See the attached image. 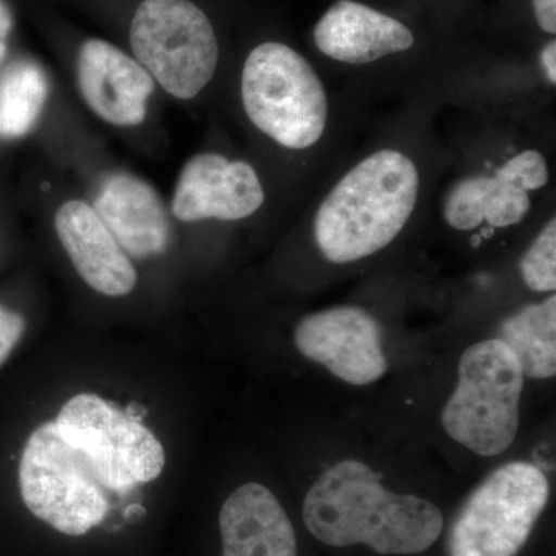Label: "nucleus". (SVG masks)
Here are the masks:
<instances>
[{"instance_id":"21","label":"nucleus","mask_w":556,"mask_h":556,"mask_svg":"<svg viewBox=\"0 0 556 556\" xmlns=\"http://www.w3.org/2000/svg\"><path fill=\"white\" fill-rule=\"evenodd\" d=\"M533 13L541 30L556 33V0H533Z\"/></svg>"},{"instance_id":"16","label":"nucleus","mask_w":556,"mask_h":556,"mask_svg":"<svg viewBox=\"0 0 556 556\" xmlns=\"http://www.w3.org/2000/svg\"><path fill=\"white\" fill-rule=\"evenodd\" d=\"M223 556H298L287 511L268 486L248 482L219 510Z\"/></svg>"},{"instance_id":"9","label":"nucleus","mask_w":556,"mask_h":556,"mask_svg":"<svg viewBox=\"0 0 556 556\" xmlns=\"http://www.w3.org/2000/svg\"><path fill=\"white\" fill-rule=\"evenodd\" d=\"M551 179L541 150L522 149L493 169L455 179L442 197V217L457 232L514 228L533 206L532 195Z\"/></svg>"},{"instance_id":"7","label":"nucleus","mask_w":556,"mask_h":556,"mask_svg":"<svg viewBox=\"0 0 556 556\" xmlns=\"http://www.w3.org/2000/svg\"><path fill=\"white\" fill-rule=\"evenodd\" d=\"M130 46L152 79L178 100L195 98L217 72V35L190 0H144L131 21Z\"/></svg>"},{"instance_id":"3","label":"nucleus","mask_w":556,"mask_h":556,"mask_svg":"<svg viewBox=\"0 0 556 556\" xmlns=\"http://www.w3.org/2000/svg\"><path fill=\"white\" fill-rule=\"evenodd\" d=\"M241 102L255 129L281 148H314L327 131V87L311 62L287 43H260L249 53Z\"/></svg>"},{"instance_id":"18","label":"nucleus","mask_w":556,"mask_h":556,"mask_svg":"<svg viewBox=\"0 0 556 556\" xmlns=\"http://www.w3.org/2000/svg\"><path fill=\"white\" fill-rule=\"evenodd\" d=\"M49 79L36 62H13L0 75V139L30 134L49 98Z\"/></svg>"},{"instance_id":"17","label":"nucleus","mask_w":556,"mask_h":556,"mask_svg":"<svg viewBox=\"0 0 556 556\" xmlns=\"http://www.w3.org/2000/svg\"><path fill=\"white\" fill-rule=\"evenodd\" d=\"M500 340L510 348L527 378L556 375V298L532 303L501 324Z\"/></svg>"},{"instance_id":"2","label":"nucleus","mask_w":556,"mask_h":556,"mask_svg":"<svg viewBox=\"0 0 556 556\" xmlns=\"http://www.w3.org/2000/svg\"><path fill=\"white\" fill-rule=\"evenodd\" d=\"M420 174L399 149H379L354 164L329 189L313 222L325 260L348 265L371 257L401 236L415 214Z\"/></svg>"},{"instance_id":"4","label":"nucleus","mask_w":556,"mask_h":556,"mask_svg":"<svg viewBox=\"0 0 556 556\" xmlns=\"http://www.w3.org/2000/svg\"><path fill=\"white\" fill-rule=\"evenodd\" d=\"M22 501L28 511L67 536H84L108 519L112 493L79 447L54 420L33 431L20 464Z\"/></svg>"},{"instance_id":"5","label":"nucleus","mask_w":556,"mask_h":556,"mask_svg":"<svg viewBox=\"0 0 556 556\" xmlns=\"http://www.w3.org/2000/svg\"><path fill=\"white\" fill-rule=\"evenodd\" d=\"M457 387L441 422L457 444L492 457L503 455L517 438L525 372L500 339L482 340L464 351Z\"/></svg>"},{"instance_id":"11","label":"nucleus","mask_w":556,"mask_h":556,"mask_svg":"<svg viewBox=\"0 0 556 556\" xmlns=\"http://www.w3.org/2000/svg\"><path fill=\"white\" fill-rule=\"evenodd\" d=\"M265 199V189L251 164L222 153L203 152L182 167L172 212L185 223L239 222L252 217Z\"/></svg>"},{"instance_id":"15","label":"nucleus","mask_w":556,"mask_h":556,"mask_svg":"<svg viewBox=\"0 0 556 556\" xmlns=\"http://www.w3.org/2000/svg\"><path fill=\"white\" fill-rule=\"evenodd\" d=\"M93 208L130 257H155L169 248V215L159 192L144 179L127 172L109 175Z\"/></svg>"},{"instance_id":"10","label":"nucleus","mask_w":556,"mask_h":556,"mask_svg":"<svg viewBox=\"0 0 556 556\" xmlns=\"http://www.w3.org/2000/svg\"><path fill=\"white\" fill-rule=\"evenodd\" d=\"M294 342L302 356L351 386H368L388 371L378 320L361 306L308 314L295 327Z\"/></svg>"},{"instance_id":"14","label":"nucleus","mask_w":556,"mask_h":556,"mask_svg":"<svg viewBox=\"0 0 556 556\" xmlns=\"http://www.w3.org/2000/svg\"><path fill=\"white\" fill-rule=\"evenodd\" d=\"M313 38L329 60L350 65L371 64L415 46V35L404 22L354 0L329 7Z\"/></svg>"},{"instance_id":"6","label":"nucleus","mask_w":556,"mask_h":556,"mask_svg":"<svg viewBox=\"0 0 556 556\" xmlns=\"http://www.w3.org/2000/svg\"><path fill=\"white\" fill-rule=\"evenodd\" d=\"M551 484L541 468L511 460L468 496L448 535V556H517L547 507Z\"/></svg>"},{"instance_id":"23","label":"nucleus","mask_w":556,"mask_h":556,"mask_svg":"<svg viewBox=\"0 0 556 556\" xmlns=\"http://www.w3.org/2000/svg\"><path fill=\"white\" fill-rule=\"evenodd\" d=\"M541 68L552 87L556 86V42L551 40L544 46L540 54Z\"/></svg>"},{"instance_id":"1","label":"nucleus","mask_w":556,"mask_h":556,"mask_svg":"<svg viewBox=\"0 0 556 556\" xmlns=\"http://www.w3.org/2000/svg\"><path fill=\"white\" fill-rule=\"evenodd\" d=\"M303 521L328 546L364 544L380 555L420 554L444 530L438 506L391 492L379 473L356 459L339 460L317 478L303 501Z\"/></svg>"},{"instance_id":"12","label":"nucleus","mask_w":556,"mask_h":556,"mask_svg":"<svg viewBox=\"0 0 556 556\" xmlns=\"http://www.w3.org/2000/svg\"><path fill=\"white\" fill-rule=\"evenodd\" d=\"M78 84L87 105L113 126L135 127L148 116L155 80L108 40L89 39L78 53Z\"/></svg>"},{"instance_id":"20","label":"nucleus","mask_w":556,"mask_h":556,"mask_svg":"<svg viewBox=\"0 0 556 556\" xmlns=\"http://www.w3.org/2000/svg\"><path fill=\"white\" fill-rule=\"evenodd\" d=\"M27 329V320L16 311L0 305V367L5 364Z\"/></svg>"},{"instance_id":"8","label":"nucleus","mask_w":556,"mask_h":556,"mask_svg":"<svg viewBox=\"0 0 556 556\" xmlns=\"http://www.w3.org/2000/svg\"><path fill=\"white\" fill-rule=\"evenodd\" d=\"M54 422L83 450L110 493L155 481L166 466L160 439L138 417L93 393L70 399Z\"/></svg>"},{"instance_id":"13","label":"nucleus","mask_w":556,"mask_h":556,"mask_svg":"<svg viewBox=\"0 0 556 556\" xmlns=\"http://www.w3.org/2000/svg\"><path fill=\"white\" fill-rule=\"evenodd\" d=\"M58 237L80 278L108 298L137 287V269L93 206L83 200L62 204L54 217Z\"/></svg>"},{"instance_id":"22","label":"nucleus","mask_w":556,"mask_h":556,"mask_svg":"<svg viewBox=\"0 0 556 556\" xmlns=\"http://www.w3.org/2000/svg\"><path fill=\"white\" fill-rule=\"evenodd\" d=\"M13 30V14L5 0H0V64L9 53V38Z\"/></svg>"},{"instance_id":"19","label":"nucleus","mask_w":556,"mask_h":556,"mask_svg":"<svg viewBox=\"0 0 556 556\" xmlns=\"http://www.w3.org/2000/svg\"><path fill=\"white\" fill-rule=\"evenodd\" d=\"M519 273L522 281L530 291L540 294H555L556 289V219H551L543 226L535 240L527 248Z\"/></svg>"}]
</instances>
